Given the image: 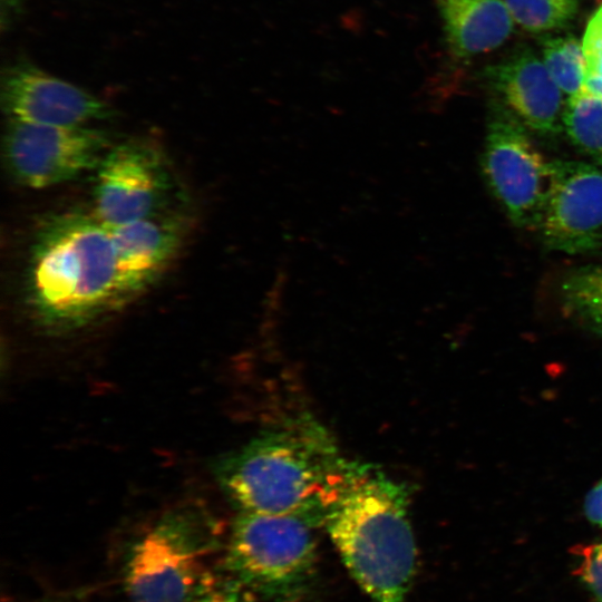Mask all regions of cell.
Segmentation results:
<instances>
[{"mask_svg":"<svg viewBox=\"0 0 602 602\" xmlns=\"http://www.w3.org/2000/svg\"><path fill=\"white\" fill-rule=\"evenodd\" d=\"M321 526L369 602H406L417 548L404 485L348 460Z\"/></svg>","mask_w":602,"mask_h":602,"instance_id":"1","label":"cell"},{"mask_svg":"<svg viewBox=\"0 0 602 602\" xmlns=\"http://www.w3.org/2000/svg\"><path fill=\"white\" fill-rule=\"evenodd\" d=\"M347 462L321 425L300 417L225 456L215 472L239 511L293 514L319 526Z\"/></svg>","mask_w":602,"mask_h":602,"instance_id":"2","label":"cell"},{"mask_svg":"<svg viewBox=\"0 0 602 602\" xmlns=\"http://www.w3.org/2000/svg\"><path fill=\"white\" fill-rule=\"evenodd\" d=\"M29 268L30 302L46 326L80 327L120 305L111 233L94 213L48 219L36 234Z\"/></svg>","mask_w":602,"mask_h":602,"instance_id":"3","label":"cell"},{"mask_svg":"<svg viewBox=\"0 0 602 602\" xmlns=\"http://www.w3.org/2000/svg\"><path fill=\"white\" fill-rule=\"evenodd\" d=\"M315 526L293 514L239 511L224 573L268 602H300L317 574Z\"/></svg>","mask_w":602,"mask_h":602,"instance_id":"4","label":"cell"},{"mask_svg":"<svg viewBox=\"0 0 602 602\" xmlns=\"http://www.w3.org/2000/svg\"><path fill=\"white\" fill-rule=\"evenodd\" d=\"M220 536L219 524L202 507L167 512L129 552L124 576L128 601L192 602Z\"/></svg>","mask_w":602,"mask_h":602,"instance_id":"5","label":"cell"},{"mask_svg":"<svg viewBox=\"0 0 602 602\" xmlns=\"http://www.w3.org/2000/svg\"><path fill=\"white\" fill-rule=\"evenodd\" d=\"M483 174L509 221L540 226L551 182V161L527 128L503 106L492 113L482 158Z\"/></svg>","mask_w":602,"mask_h":602,"instance_id":"6","label":"cell"},{"mask_svg":"<svg viewBox=\"0 0 602 602\" xmlns=\"http://www.w3.org/2000/svg\"><path fill=\"white\" fill-rule=\"evenodd\" d=\"M109 134L9 118L3 136L8 169L20 184L46 188L96 169L111 147Z\"/></svg>","mask_w":602,"mask_h":602,"instance_id":"7","label":"cell"},{"mask_svg":"<svg viewBox=\"0 0 602 602\" xmlns=\"http://www.w3.org/2000/svg\"><path fill=\"white\" fill-rule=\"evenodd\" d=\"M96 171L94 215L109 230L163 210L169 174L151 146L137 142L111 146Z\"/></svg>","mask_w":602,"mask_h":602,"instance_id":"8","label":"cell"},{"mask_svg":"<svg viewBox=\"0 0 602 602\" xmlns=\"http://www.w3.org/2000/svg\"><path fill=\"white\" fill-rule=\"evenodd\" d=\"M546 247L567 254L602 245V165L551 161V182L538 226Z\"/></svg>","mask_w":602,"mask_h":602,"instance_id":"9","label":"cell"},{"mask_svg":"<svg viewBox=\"0 0 602 602\" xmlns=\"http://www.w3.org/2000/svg\"><path fill=\"white\" fill-rule=\"evenodd\" d=\"M1 104L9 118L49 126H88L114 114L97 96L27 60L3 69Z\"/></svg>","mask_w":602,"mask_h":602,"instance_id":"10","label":"cell"},{"mask_svg":"<svg viewBox=\"0 0 602 602\" xmlns=\"http://www.w3.org/2000/svg\"><path fill=\"white\" fill-rule=\"evenodd\" d=\"M506 109L527 129L555 135L563 129L562 90L544 62L524 49L486 70Z\"/></svg>","mask_w":602,"mask_h":602,"instance_id":"11","label":"cell"},{"mask_svg":"<svg viewBox=\"0 0 602 602\" xmlns=\"http://www.w3.org/2000/svg\"><path fill=\"white\" fill-rule=\"evenodd\" d=\"M184 223L164 208L110 230L120 304L139 294L167 268L184 237Z\"/></svg>","mask_w":602,"mask_h":602,"instance_id":"12","label":"cell"},{"mask_svg":"<svg viewBox=\"0 0 602 602\" xmlns=\"http://www.w3.org/2000/svg\"><path fill=\"white\" fill-rule=\"evenodd\" d=\"M455 56L472 57L499 47L513 30L504 0H437Z\"/></svg>","mask_w":602,"mask_h":602,"instance_id":"13","label":"cell"},{"mask_svg":"<svg viewBox=\"0 0 602 602\" xmlns=\"http://www.w3.org/2000/svg\"><path fill=\"white\" fill-rule=\"evenodd\" d=\"M563 129L571 143L602 165V99L581 90L569 97Z\"/></svg>","mask_w":602,"mask_h":602,"instance_id":"14","label":"cell"},{"mask_svg":"<svg viewBox=\"0 0 602 602\" xmlns=\"http://www.w3.org/2000/svg\"><path fill=\"white\" fill-rule=\"evenodd\" d=\"M544 65L559 88L572 96L582 90L586 62L582 45L574 37L546 38L542 41Z\"/></svg>","mask_w":602,"mask_h":602,"instance_id":"15","label":"cell"},{"mask_svg":"<svg viewBox=\"0 0 602 602\" xmlns=\"http://www.w3.org/2000/svg\"><path fill=\"white\" fill-rule=\"evenodd\" d=\"M565 305L602 331V264L572 271L561 283Z\"/></svg>","mask_w":602,"mask_h":602,"instance_id":"16","label":"cell"},{"mask_svg":"<svg viewBox=\"0 0 602 602\" xmlns=\"http://www.w3.org/2000/svg\"><path fill=\"white\" fill-rule=\"evenodd\" d=\"M513 20L532 32L567 26L575 17L579 0H504Z\"/></svg>","mask_w":602,"mask_h":602,"instance_id":"17","label":"cell"},{"mask_svg":"<svg viewBox=\"0 0 602 602\" xmlns=\"http://www.w3.org/2000/svg\"><path fill=\"white\" fill-rule=\"evenodd\" d=\"M192 602H258L256 596L227 574L208 572Z\"/></svg>","mask_w":602,"mask_h":602,"instance_id":"18","label":"cell"},{"mask_svg":"<svg viewBox=\"0 0 602 602\" xmlns=\"http://www.w3.org/2000/svg\"><path fill=\"white\" fill-rule=\"evenodd\" d=\"M575 556L574 574L602 602V543L580 545L573 548Z\"/></svg>","mask_w":602,"mask_h":602,"instance_id":"19","label":"cell"},{"mask_svg":"<svg viewBox=\"0 0 602 602\" xmlns=\"http://www.w3.org/2000/svg\"><path fill=\"white\" fill-rule=\"evenodd\" d=\"M582 48L586 72L602 75V7L588 22Z\"/></svg>","mask_w":602,"mask_h":602,"instance_id":"20","label":"cell"},{"mask_svg":"<svg viewBox=\"0 0 602 602\" xmlns=\"http://www.w3.org/2000/svg\"><path fill=\"white\" fill-rule=\"evenodd\" d=\"M583 509L592 524L602 526V478L586 494Z\"/></svg>","mask_w":602,"mask_h":602,"instance_id":"21","label":"cell"},{"mask_svg":"<svg viewBox=\"0 0 602 602\" xmlns=\"http://www.w3.org/2000/svg\"><path fill=\"white\" fill-rule=\"evenodd\" d=\"M582 89L602 99V75L586 72Z\"/></svg>","mask_w":602,"mask_h":602,"instance_id":"22","label":"cell"}]
</instances>
